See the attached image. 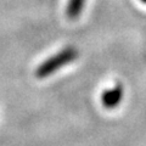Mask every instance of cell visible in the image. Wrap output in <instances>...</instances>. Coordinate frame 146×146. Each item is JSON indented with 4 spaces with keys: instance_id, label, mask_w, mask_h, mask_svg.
<instances>
[{
    "instance_id": "cell-1",
    "label": "cell",
    "mask_w": 146,
    "mask_h": 146,
    "mask_svg": "<svg viewBox=\"0 0 146 146\" xmlns=\"http://www.w3.org/2000/svg\"><path fill=\"white\" fill-rule=\"evenodd\" d=\"M78 50L74 46H66L63 48L61 51L56 52L52 56H50L45 61H43L40 65L36 67L35 70V77L39 79L48 78L49 76L54 74L55 72L60 71L62 67H65L67 65H70L73 61L77 60L78 57Z\"/></svg>"
},
{
    "instance_id": "cell-2",
    "label": "cell",
    "mask_w": 146,
    "mask_h": 146,
    "mask_svg": "<svg viewBox=\"0 0 146 146\" xmlns=\"http://www.w3.org/2000/svg\"><path fill=\"white\" fill-rule=\"evenodd\" d=\"M123 95H124V89L121 83H116L112 88L106 89L101 95V102L105 108L113 110L122 102Z\"/></svg>"
},
{
    "instance_id": "cell-3",
    "label": "cell",
    "mask_w": 146,
    "mask_h": 146,
    "mask_svg": "<svg viewBox=\"0 0 146 146\" xmlns=\"http://www.w3.org/2000/svg\"><path fill=\"white\" fill-rule=\"evenodd\" d=\"M85 0H68L66 7V15L71 20H76L80 16L82 11L84 9Z\"/></svg>"
},
{
    "instance_id": "cell-4",
    "label": "cell",
    "mask_w": 146,
    "mask_h": 146,
    "mask_svg": "<svg viewBox=\"0 0 146 146\" xmlns=\"http://www.w3.org/2000/svg\"><path fill=\"white\" fill-rule=\"evenodd\" d=\"M141 3H144V4H146V0H141Z\"/></svg>"
}]
</instances>
